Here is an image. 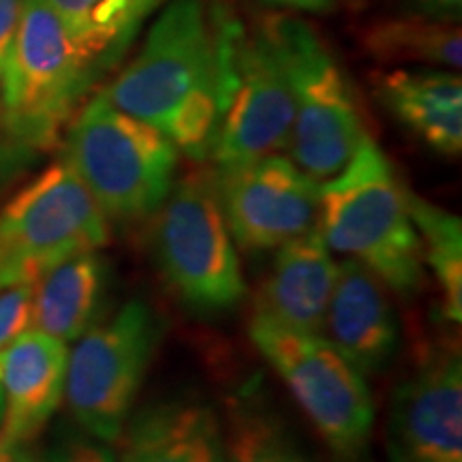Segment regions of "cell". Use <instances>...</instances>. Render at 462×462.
Returning a JSON list of instances; mask_svg holds the SVG:
<instances>
[{"instance_id": "cell-8", "label": "cell", "mask_w": 462, "mask_h": 462, "mask_svg": "<svg viewBox=\"0 0 462 462\" xmlns=\"http://www.w3.org/2000/svg\"><path fill=\"white\" fill-rule=\"evenodd\" d=\"M107 242V218L65 161L51 163L0 210V289Z\"/></svg>"}, {"instance_id": "cell-10", "label": "cell", "mask_w": 462, "mask_h": 462, "mask_svg": "<svg viewBox=\"0 0 462 462\" xmlns=\"http://www.w3.org/2000/svg\"><path fill=\"white\" fill-rule=\"evenodd\" d=\"M217 34L223 106L210 157L221 167L282 152L291 137L293 97L273 43L262 28L246 34L234 22Z\"/></svg>"}, {"instance_id": "cell-27", "label": "cell", "mask_w": 462, "mask_h": 462, "mask_svg": "<svg viewBox=\"0 0 462 462\" xmlns=\"http://www.w3.org/2000/svg\"><path fill=\"white\" fill-rule=\"evenodd\" d=\"M0 462H45L32 443H7L0 446Z\"/></svg>"}, {"instance_id": "cell-19", "label": "cell", "mask_w": 462, "mask_h": 462, "mask_svg": "<svg viewBox=\"0 0 462 462\" xmlns=\"http://www.w3.org/2000/svg\"><path fill=\"white\" fill-rule=\"evenodd\" d=\"M78 48L101 69L114 67L140 32L143 20L165 0H45Z\"/></svg>"}, {"instance_id": "cell-25", "label": "cell", "mask_w": 462, "mask_h": 462, "mask_svg": "<svg viewBox=\"0 0 462 462\" xmlns=\"http://www.w3.org/2000/svg\"><path fill=\"white\" fill-rule=\"evenodd\" d=\"M24 3L26 0H0V86L7 78Z\"/></svg>"}, {"instance_id": "cell-1", "label": "cell", "mask_w": 462, "mask_h": 462, "mask_svg": "<svg viewBox=\"0 0 462 462\" xmlns=\"http://www.w3.org/2000/svg\"><path fill=\"white\" fill-rule=\"evenodd\" d=\"M101 95L163 133L187 157H210L221 120L223 65L204 0H170L140 54Z\"/></svg>"}, {"instance_id": "cell-12", "label": "cell", "mask_w": 462, "mask_h": 462, "mask_svg": "<svg viewBox=\"0 0 462 462\" xmlns=\"http://www.w3.org/2000/svg\"><path fill=\"white\" fill-rule=\"evenodd\" d=\"M392 462H462V362L437 351L392 398Z\"/></svg>"}, {"instance_id": "cell-22", "label": "cell", "mask_w": 462, "mask_h": 462, "mask_svg": "<svg viewBox=\"0 0 462 462\" xmlns=\"http://www.w3.org/2000/svg\"><path fill=\"white\" fill-rule=\"evenodd\" d=\"M409 215L420 234L424 263L441 289V309L449 323L462 321V223L452 212L407 193Z\"/></svg>"}, {"instance_id": "cell-16", "label": "cell", "mask_w": 462, "mask_h": 462, "mask_svg": "<svg viewBox=\"0 0 462 462\" xmlns=\"http://www.w3.org/2000/svg\"><path fill=\"white\" fill-rule=\"evenodd\" d=\"M118 462H223L221 421L198 401H159L126 420Z\"/></svg>"}, {"instance_id": "cell-17", "label": "cell", "mask_w": 462, "mask_h": 462, "mask_svg": "<svg viewBox=\"0 0 462 462\" xmlns=\"http://www.w3.org/2000/svg\"><path fill=\"white\" fill-rule=\"evenodd\" d=\"M109 268L97 251L56 263L34 282L31 326L62 343L95 328L107 306Z\"/></svg>"}, {"instance_id": "cell-11", "label": "cell", "mask_w": 462, "mask_h": 462, "mask_svg": "<svg viewBox=\"0 0 462 462\" xmlns=\"http://www.w3.org/2000/svg\"><path fill=\"white\" fill-rule=\"evenodd\" d=\"M215 184L229 234L245 251H273L315 229L319 182L291 159L270 154L221 165Z\"/></svg>"}, {"instance_id": "cell-7", "label": "cell", "mask_w": 462, "mask_h": 462, "mask_svg": "<svg viewBox=\"0 0 462 462\" xmlns=\"http://www.w3.org/2000/svg\"><path fill=\"white\" fill-rule=\"evenodd\" d=\"M251 338L273 364L338 462H362L371 443L374 404L364 374L317 334L287 330L255 315Z\"/></svg>"}, {"instance_id": "cell-2", "label": "cell", "mask_w": 462, "mask_h": 462, "mask_svg": "<svg viewBox=\"0 0 462 462\" xmlns=\"http://www.w3.org/2000/svg\"><path fill=\"white\" fill-rule=\"evenodd\" d=\"M103 71L73 42L45 0H26L0 86V173L20 170L60 140Z\"/></svg>"}, {"instance_id": "cell-20", "label": "cell", "mask_w": 462, "mask_h": 462, "mask_svg": "<svg viewBox=\"0 0 462 462\" xmlns=\"http://www.w3.org/2000/svg\"><path fill=\"white\" fill-rule=\"evenodd\" d=\"M221 452L223 462H313L279 413L248 388L225 407Z\"/></svg>"}, {"instance_id": "cell-3", "label": "cell", "mask_w": 462, "mask_h": 462, "mask_svg": "<svg viewBox=\"0 0 462 462\" xmlns=\"http://www.w3.org/2000/svg\"><path fill=\"white\" fill-rule=\"evenodd\" d=\"M409 190L371 137L330 180L319 184V229L330 251L362 263L404 298L424 287L420 234L409 215Z\"/></svg>"}, {"instance_id": "cell-4", "label": "cell", "mask_w": 462, "mask_h": 462, "mask_svg": "<svg viewBox=\"0 0 462 462\" xmlns=\"http://www.w3.org/2000/svg\"><path fill=\"white\" fill-rule=\"evenodd\" d=\"M62 161L107 221L135 223L154 215L171 190L178 148L99 92L69 126Z\"/></svg>"}, {"instance_id": "cell-14", "label": "cell", "mask_w": 462, "mask_h": 462, "mask_svg": "<svg viewBox=\"0 0 462 462\" xmlns=\"http://www.w3.org/2000/svg\"><path fill=\"white\" fill-rule=\"evenodd\" d=\"M67 343L50 334L22 332L0 351L5 411L0 446L32 443L65 394Z\"/></svg>"}, {"instance_id": "cell-29", "label": "cell", "mask_w": 462, "mask_h": 462, "mask_svg": "<svg viewBox=\"0 0 462 462\" xmlns=\"http://www.w3.org/2000/svg\"><path fill=\"white\" fill-rule=\"evenodd\" d=\"M3 411H5V396H3V381H0V424H3Z\"/></svg>"}, {"instance_id": "cell-24", "label": "cell", "mask_w": 462, "mask_h": 462, "mask_svg": "<svg viewBox=\"0 0 462 462\" xmlns=\"http://www.w3.org/2000/svg\"><path fill=\"white\" fill-rule=\"evenodd\" d=\"M32 282L0 289V349L31 328Z\"/></svg>"}, {"instance_id": "cell-23", "label": "cell", "mask_w": 462, "mask_h": 462, "mask_svg": "<svg viewBox=\"0 0 462 462\" xmlns=\"http://www.w3.org/2000/svg\"><path fill=\"white\" fill-rule=\"evenodd\" d=\"M45 462H118L106 441L97 439L84 429H69L56 432L51 439Z\"/></svg>"}, {"instance_id": "cell-9", "label": "cell", "mask_w": 462, "mask_h": 462, "mask_svg": "<svg viewBox=\"0 0 462 462\" xmlns=\"http://www.w3.org/2000/svg\"><path fill=\"white\" fill-rule=\"evenodd\" d=\"M161 337L159 315L142 300H131L78 338L67 357L62 396L79 429L106 443L118 441Z\"/></svg>"}, {"instance_id": "cell-28", "label": "cell", "mask_w": 462, "mask_h": 462, "mask_svg": "<svg viewBox=\"0 0 462 462\" xmlns=\"http://www.w3.org/2000/svg\"><path fill=\"white\" fill-rule=\"evenodd\" d=\"M263 3L279 5V7H289L298 11H323L330 7L334 0H263Z\"/></svg>"}, {"instance_id": "cell-15", "label": "cell", "mask_w": 462, "mask_h": 462, "mask_svg": "<svg viewBox=\"0 0 462 462\" xmlns=\"http://www.w3.org/2000/svg\"><path fill=\"white\" fill-rule=\"evenodd\" d=\"M276 251L273 270L257 296L255 315L287 330L321 337L338 273L330 248L315 227Z\"/></svg>"}, {"instance_id": "cell-21", "label": "cell", "mask_w": 462, "mask_h": 462, "mask_svg": "<svg viewBox=\"0 0 462 462\" xmlns=\"http://www.w3.org/2000/svg\"><path fill=\"white\" fill-rule=\"evenodd\" d=\"M366 48L374 58L388 62L460 69L462 34L454 22L432 17L385 20L366 32Z\"/></svg>"}, {"instance_id": "cell-26", "label": "cell", "mask_w": 462, "mask_h": 462, "mask_svg": "<svg viewBox=\"0 0 462 462\" xmlns=\"http://www.w3.org/2000/svg\"><path fill=\"white\" fill-rule=\"evenodd\" d=\"M420 15L432 20L454 22L460 17L462 0H407Z\"/></svg>"}, {"instance_id": "cell-6", "label": "cell", "mask_w": 462, "mask_h": 462, "mask_svg": "<svg viewBox=\"0 0 462 462\" xmlns=\"http://www.w3.org/2000/svg\"><path fill=\"white\" fill-rule=\"evenodd\" d=\"M152 251L167 285L195 313H223L245 300V276L218 204L215 171L173 182L154 212Z\"/></svg>"}, {"instance_id": "cell-18", "label": "cell", "mask_w": 462, "mask_h": 462, "mask_svg": "<svg viewBox=\"0 0 462 462\" xmlns=\"http://www.w3.org/2000/svg\"><path fill=\"white\" fill-rule=\"evenodd\" d=\"M377 92L392 114L432 150L456 157L462 150L460 75L441 69H398L381 75Z\"/></svg>"}, {"instance_id": "cell-5", "label": "cell", "mask_w": 462, "mask_h": 462, "mask_svg": "<svg viewBox=\"0 0 462 462\" xmlns=\"http://www.w3.org/2000/svg\"><path fill=\"white\" fill-rule=\"evenodd\" d=\"M262 31L285 69L293 97L291 161L315 182L343 170L366 137L345 73L315 28L296 17H268Z\"/></svg>"}, {"instance_id": "cell-13", "label": "cell", "mask_w": 462, "mask_h": 462, "mask_svg": "<svg viewBox=\"0 0 462 462\" xmlns=\"http://www.w3.org/2000/svg\"><path fill=\"white\" fill-rule=\"evenodd\" d=\"M323 332L362 374L381 373L394 360L401 345L394 306L383 282L354 259L338 265Z\"/></svg>"}]
</instances>
